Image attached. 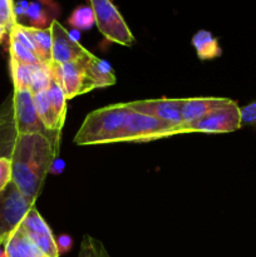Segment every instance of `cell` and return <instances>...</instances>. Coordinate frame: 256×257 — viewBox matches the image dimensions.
Listing matches in <instances>:
<instances>
[{"mask_svg": "<svg viewBox=\"0 0 256 257\" xmlns=\"http://www.w3.org/2000/svg\"><path fill=\"white\" fill-rule=\"evenodd\" d=\"M182 133H190V131L136 112L128 103H120L90 112L75 135L74 143L90 146L118 142H150Z\"/></svg>", "mask_w": 256, "mask_h": 257, "instance_id": "cell-1", "label": "cell"}, {"mask_svg": "<svg viewBox=\"0 0 256 257\" xmlns=\"http://www.w3.org/2000/svg\"><path fill=\"white\" fill-rule=\"evenodd\" d=\"M59 146L42 133L17 135L13 147V183L30 202L42 193L47 175L58 158Z\"/></svg>", "mask_w": 256, "mask_h": 257, "instance_id": "cell-2", "label": "cell"}, {"mask_svg": "<svg viewBox=\"0 0 256 257\" xmlns=\"http://www.w3.org/2000/svg\"><path fill=\"white\" fill-rule=\"evenodd\" d=\"M95 18V25L109 42L131 47L135 37L125 20L110 0H90Z\"/></svg>", "mask_w": 256, "mask_h": 257, "instance_id": "cell-3", "label": "cell"}, {"mask_svg": "<svg viewBox=\"0 0 256 257\" xmlns=\"http://www.w3.org/2000/svg\"><path fill=\"white\" fill-rule=\"evenodd\" d=\"M34 206L35 203L27 200L13 182L0 192V245L4 246L13 231Z\"/></svg>", "mask_w": 256, "mask_h": 257, "instance_id": "cell-4", "label": "cell"}, {"mask_svg": "<svg viewBox=\"0 0 256 257\" xmlns=\"http://www.w3.org/2000/svg\"><path fill=\"white\" fill-rule=\"evenodd\" d=\"M90 57L84 60H78V62L50 64L49 69L53 80H55L60 85L67 100L95 89L93 83L85 74V64L90 59Z\"/></svg>", "mask_w": 256, "mask_h": 257, "instance_id": "cell-5", "label": "cell"}, {"mask_svg": "<svg viewBox=\"0 0 256 257\" xmlns=\"http://www.w3.org/2000/svg\"><path fill=\"white\" fill-rule=\"evenodd\" d=\"M13 109H14V120L17 135L24 133H42L53 141L48 131L40 122L37 114L33 99V93L30 89H14L13 94ZM54 142V141H53ZM55 143V142H54ZM59 146L58 143H55Z\"/></svg>", "mask_w": 256, "mask_h": 257, "instance_id": "cell-6", "label": "cell"}, {"mask_svg": "<svg viewBox=\"0 0 256 257\" xmlns=\"http://www.w3.org/2000/svg\"><path fill=\"white\" fill-rule=\"evenodd\" d=\"M49 29L53 40L52 63L64 64L69 62H78L87 59L92 55V53L82 47L79 42L75 40L58 20H52Z\"/></svg>", "mask_w": 256, "mask_h": 257, "instance_id": "cell-7", "label": "cell"}, {"mask_svg": "<svg viewBox=\"0 0 256 257\" xmlns=\"http://www.w3.org/2000/svg\"><path fill=\"white\" fill-rule=\"evenodd\" d=\"M191 133H228L241 128L240 107L235 100L188 125Z\"/></svg>", "mask_w": 256, "mask_h": 257, "instance_id": "cell-8", "label": "cell"}, {"mask_svg": "<svg viewBox=\"0 0 256 257\" xmlns=\"http://www.w3.org/2000/svg\"><path fill=\"white\" fill-rule=\"evenodd\" d=\"M20 226L27 233L28 237L49 257H60L59 251L57 247V241H55L54 235L44 218L42 217L38 210L32 207L29 212L24 216Z\"/></svg>", "mask_w": 256, "mask_h": 257, "instance_id": "cell-9", "label": "cell"}, {"mask_svg": "<svg viewBox=\"0 0 256 257\" xmlns=\"http://www.w3.org/2000/svg\"><path fill=\"white\" fill-rule=\"evenodd\" d=\"M183 98H162V99H146L130 102V105L136 112L151 115L163 122L171 123L173 125L186 127L181 117V105ZM188 130V128H187ZM190 131V130H188ZM191 133V131H190Z\"/></svg>", "mask_w": 256, "mask_h": 257, "instance_id": "cell-10", "label": "cell"}, {"mask_svg": "<svg viewBox=\"0 0 256 257\" xmlns=\"http://www.w3.org/2000/svg\"><path fill=\"white\" fill-rule=\"evenodd\" d=\"M232 102L228 98H183L181 105V117L186 127L201 120L210 113L226 107ZM190 130V128H188Z\"/></svg>", "mask_w": 256, "mask_h": 257, "instance_id": "cell-11", "label": "cell"}, {"mask_svg": "<svg viewBox=\"0 0 256 257\" xmlns=\"http://www.w3.org/2000/svg\"><path fill=\"white\" fill-rule=\"evenodd\" d=\"M4 250L7 257H49L28 237L20 225L4 243Z\"/></svg>", "mask_w": 256, "mask_h": 257, "instance_id": "cell-12", "label": "cell"}, {"mask_svg": "<svg viewBox=\"0 0 256 257\" xmlns=\"http://www.w3.org/2000/svg\"><path fill=\"white\" fill-rule=\"evenodd\" d=\"M17 128H15L14 109L12 105L0 109V157H10L14 147Z\"/></svg>", "mask_w": 256, "mask_h": 257, "instance_id": "cell-13", "label": "cell"}, {"mask_svg": "<svg viewBox=\"0 0 256 257\" xmlns=\"http://www.w3.org/2000/svg\"><path fill=\"white\" fill-rule=\"evenodd\" d=\"M85 74L93 83L95 89L109 87L115 83V75L113 73L112 67L95 55H92L85 64Z\"/></svg>", "mask_w": 256, "mask_h": 257, "instance_id": "cell-14", "label": "cell"}, {"mask_svg": "<svg viewBox=\"0 0 256 257\" xmlns=\"http://www.w3.org/2000/svg\"><path fill=\"white\" fill-rule=\"evenodd\" d=\"M27 32L32 37L34 42L35 49H37V55L42 64L50 67L52 64V33L50 29L45 28H35V27H25Z\"/></svg>", "mask_w": 256, "mask_h": 257, "instance_id": "cell-15", "label": "cell"}, {"mask_svg": "<svg viewBox=\"0 0 256 257\" xmlns=\"http://www.w3.org/2000/svg\"><path fill=\"white\" fill-rule=\"evenodd\" d=\"M192 45L195 47L197 57L201 60L215 59L221 57V48L217 39L207 30H198L192 38Z\"/></svg>", "mask_w": 256, "mask_h": 257, "instance_id": "cell-16", "label": "cell"}, {"mask_svg": "<svg viewBox=\"0 0 256 257\" xmlns=\"http://www.w3.org/2000/svg\"><path fill=\"white\" fill-rule=\"evenodd\" d=\"M10 72H12L14 89H30L32 65L22 64V63L10 58Z\"/></svg>", "mask_w": 256, "mask_h": 257, "instance_id": "cell-17", "label": "cell"}, {"mask_svg": "<svg viewBox=\"0 0 256 257\" xmlns=\"http://www.w3.org/2000/svg\"><path fill=\"white\" fill-rule=\"evenodd\" d=\"M68 23H69L70 27L77 30L90 29L95 24V18L92 7H88V5L78 7L72 13V15L68 19Z\"/></svg>", "mask_w": 256, "mask_h": 257, "instance_id": "cell-18", "label": "cell"}, {"mask_svg": "<svg viewBox=\"0 0 256 257\" xmlns=\"http://www.w3.org/2000/svg\"><path fill=\"white\" fill-rule=\"evenodd\" d=\"M53 78L50 74L49 67L44 64L32 65V82H30V90L32 93L40 92L49 88Z\"/></svg>", "mask_w": 256, "mask_h": 257, "instance_id": "cell-19", "label": "cell"}, {"mask_svg": "<svg viewBox=\"0 0 256 257\" xmlns=\"http://www.w3.org/2000/svg\"><path fill=\"white\" fill-rule=\"evenodd\" d=\"M9 44H10V58L15 59L17 62L22 63V64L27 65H38L42 64L39 58L37 57L35 53L32 50L27 49L24 45L20 44L17 39L13 37H9Z\"/></svg>", "mask_w": 256, "mask_h": 257, "instance_id": "cell-20", "label": "cell"}, {"mask_svg": "<svg viewBox=\"0 0 256 257\" xmlns=\"http://www.w3.org/2000/svg\"><path fill=\"white\" fill-rule=\"evenodd\" d=\"M48 95H49L50 103H52L55 113L59 119L64 123L65 117H67V98H65L60 85L55 80H52L50 83L49 88H48Z\"/></svg>", "mask_w": 256, "mask_h": 257, "instance_id": "cell-21", "label": "cell"}, {"mask_svg": "<svg viewBox=\"0 0 256 257\" xmlns=\"http://www.w3.org/2000/svg\"><path fill=\"white\" fill-rule=\"evenodd\" d=\"M77 257H110L104 245L89 235L83 236Z\"/></svg>", "mask_w": 256, "mask_h": 257, "instance_id": "cell-22", "label": "cell"}, {"mask_svg": "<svg viewBox=\"0 0 256 257\" xmlns=\"http://www.w3.org/2000/svg\"><path fill=\"white\" fill-rule=\"evenodd\" d=\"M45 5H47V2H43V0H35V2L29 3L25 15L29 18L33 27L43 28L44 25H47L48 13L44 8Z\"/></svg>", "mask_w": 256, "mask_h": 257, "instance_id": "cell-23", "label": "cell"}, {"mask_svg": "<svg viewBox=\"0 0 256 257\" xmlns=\"http://www.w3.org/2000/svg\"><path fill=\"white\" fill-rule=\"evenodd\" d=\"M14 9V0H0V24L7 28L8 33L18 23Z\"/></svg>", "mask_w": 256, "mask_h": 257, "instance_id": "cell-24", "label": "cell"}, {"mask_svg": "<svg viewBox=\"0 0 256 257\" xmlns=\"http://www.w3.org/2000/svg\"><path fill=\"white\" fill-rule=\"evenodd\" d=\"M13 182L12 160L10 157H0V192L5 191Z\"/></svg>", "mask_w": 256, "mask_h": 257, "instance_id": "cell-25", "label": "cell"}, {"mask_svg": "<svg viewBox=\"0 0 256 257\" xmlns=\"http://www.w3.org/2000/svg\"><path fill=\"white\" fill-rule=\"evenodd\" d=\"M240 114L241 127L242 125H256V102L240 108Z\"/></svg>", "mask_w": 256, "mask_h": 257, "instance_id": "cell-26", "label": "cell"}, {"mask_svg": "<svg viewBox=\"0 0 256 257\" xmlns=\"http://www.w3.org/2000/svg\"><path fill=\"white\" fill-rule=\"evenodd\" d=\"M55 241H57V247L60 255L68 252L73 246V240L69 235H60L59 237L55 238Z\"/></svg>", "mask_w": 256, "mask_h": 257, "instance_id": "cell-27", "label": "cell"}, {"mask_svg": "<svg viewBox=\"0 0 256 257\" xmlns=\"http://www.w3.org/2000/svg\"><path fill=\"white\" fill-rule=\"evenodd\" d=\"M7 33H8L7 28H5L4 25L0 24V44H2L3 40H4V37H5V34H7Z\"/></svg>", "mask_w": 256, "mask_h": 257, "instance_id": "cell-28", "label": "cell"}, {"mask_svg": "<svg viewBox=\"0 0 256 257\" xmlns=\"http://www.w3.org/2000/svg\"><path fill=\"white\" fill-rule=\"evenodd\" d=\"M0 257H7V255H5L4 246H3V245H0Z\"/></svg>", "mask_w": 256, "mask_h": 257, "instance_id": "cell-29", "label": "cell"}]
</instances>
